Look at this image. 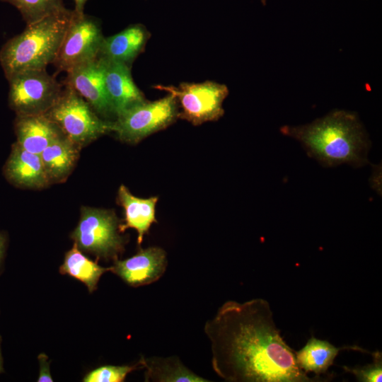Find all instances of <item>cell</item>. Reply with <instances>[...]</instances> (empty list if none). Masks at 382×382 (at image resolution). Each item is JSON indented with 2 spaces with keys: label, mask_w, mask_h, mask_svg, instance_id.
Listing matches in <instances>:
<instances>
[{
  "label": "cell",
  "mask_w": 382,
  "mask_h": 382,
  "mask_svg": "<svg viewBox=\"0 0 382 382\" xmlns=\"http://www.w3.org/2000/svg\"><path fill=\"white\" fill-rule=\"evenodd\" d=\"M63 83L74 89L103 119L115 116L106 90L103 63L99 57L66 72Z\"/></svg>",
  "instance_id": "cell-10"
},
{
  "label": "cell",
  "mask_w": 382,
  "mask_h": 382,
  "mask_svg": "<svg viewBox=\"0 0 382 382\" xmlns=\"http://www.w3.org/2000/svg\"><path fill=\"white\" fill-rule=\"evenodd\" d=\"M45 115L78 146L112 132V121L100 117L83 98L65 84L59 98Z\"/></svg>",
  "instance_id": "cell-4"
},
{
  "label": "cell",
  "mask_w": 382,
  "mask_h": 382,
  "mask_svg": "<svg viewBox=\"0 0 382 382\" xmlns=\"http://www.w3.org/2000/svg\"><path fill=\"white\" fill-rule=\"evenodd\" d=\"M146 369V381L207 382L209 381L185 366L178 357L141 358Z\"/></svg>",
  "instance_id": "cell-18"
},
{
  "label": "cell",
  "mask_w": 382,
  "mask_h": 382,
  "mask_svg": "<svg viewBox=\"0 0 382 382\" xmlns=\"http://www.w3.org/2000/svg\"><path fill=\"white\" fill-rule=\"evenodd\" d=\"M74 15V10L66 8L26 25L22 33L8 40L0 50V64L6 79L52 64Z\"/></svg>",
  "instance_id": "cell-3"
},
{
  "label": "cell",
  "mask_w": 382,
  "mask_h": 382,
  "mask_svg": "<svg viewBox=\"0 0 382 382\" xmlns=\"http://www.w3.org/2000/svg\"><path fill=\"white\" fill-rule=\"evenodd\" d=\"M37 359L40 362V375L37 381H53L50 372V362L48 361V357L45 354H40L38 355Z\"/></svg>",
  "instance_id": "cell-24"
},
{
  "label": "cell",
  "mask_w": 382,
  "mask_h": 382,
  "mask_svg": "<svg viewBox=\"0 0 382 382\" xmlns=\"http://www.w3.org/2000/svg\"><path fill=\"white\" fill-rule=\"evenodd\" d=\"M14 6L26 25L35 23L66 8L63 0H0Z\"/></svg>",
  "instance_id": "cell-21"
},
{
  "label": "cell",
  "mask_w": 382,
  "mask_h": 382,
  "mask_svg": "<svg viewBox=\"0 0 382 382\" xmlns=\"http://www.w3.org/2000/svg\"><path fill=\"white\" fill-rule=\"evenodd\" d=\"M16 144L23 149L40 154L63 133L45 115H17L14 122Z\"/></svg>",
  "instance_id": "cell-13"
},
{
  "label": "cell",
  "mask_w": 382,
  "mask_h": 382,
  "mask_svg": "<svg viewBox=\"0 0 382 382\" xmlns=\"http://www.w3.org/2000/svg\"><path fill=\"white\" fill-rule=\"evenodd\" d=\"M77 144L64 134L51 142L40 154L49 178L64 177L77 158Z\"/></svg>",
  "instance_id": "cell-20"
},
{
  "label": "cell",
  "mask_w": 382,
  "mask_h": 382,
  "mask_svg": "<svg viewBox=\"0 0 382 382\" xmlns=\"http://www.w3.org/2000/svg\"><path fill=\"white\" fill-rule=\"evenodd\" d=\"M345 349L369 353L358 347H336L326 340L311 337L303 348L295 352L296 363L306 374L313 372L318 376L326 373L340 350Z\"/></svg>",
  "instance_id": "cell-17"
},
{
  "label": "cell",
  "mask_w": 382,
  "mask_h": 382,
  "mask_svg": "<svg viewBox=\"0 0 382 382\" xmlns=\"http://www.w3.org/2000/svg\"><path fill=\"white\" fill-rule=\"evenodd\" d=\"M98 20L75 13L52 64L66 73L98 58L104 39Z\"/></svg>",
  "instance_id": "cell-9"
},
{
  "label": "cell",
  "mask_w": 382,
  "mask_h": 382,
  "mask_svg": "<svg viewBox=\"0 0 382 382\" xmlns=\"http://www.w3.org/2000/svg\"><path fill=\"white\" fill-rule=\"evenodd\" d=\"M4 173L12 183L28 187H42L49 180L40 155L29 152L16 143L12 146Z\"/></svg>",
  "instance_id": "cell-15"
},
{
  "label": "cell",
  "mask_w": 382,
  "mask_h": 382,
  "mask_svg": "<svg viewBox=\"0 0 382 382\" xmlns=\"http://www.w3.org/2000/svg\"><path fill=\"white\" fill-rule=\"evenodd\" d=\"M1 337H0V374L4 371L3 358H2V355H1Z\"/></svg>",
  "instance_id": "cell-27"
},
{
  "label": "cell",
  "mask_w": 382,
  "mask_h": 382,
  "mask_svg": "<svg viewBox=\"0 0 382 382\" xmlns=\"http://www.w3.org/2000/svg\"><path fill=\"white\" fill-rule=\"evenodd\" d=\"M178 104L171 94L154 101L144 100L112 121V132L126 142L137 143L163 129L178 117Z\"/></svg>",
  "instance_id": "cell-7"
},
{
  "label": "cell",
  "mask_w": 382,
  "mask_h": 382,
  "mask_svg": "<svg viewBox=\"0 0 382 382\" xmlns=\"http://www.w3.org/2000/svg\"><path fill=\"white\" fill-rule=\"evenodd\" d=\"M119 232L118 221L113 212L83 207L71 237L80 250L98 258L115 260L124 250L125 241Z\"/></svg>",
  "instance_id": "cell-6"
},
{
  "label": "cell",
  "mask_w": 382,
  "mask_h": 382,
  "mask_svg": "<svg viewBox=\"0 0 382 382\" xmlns=\"http://www.w3.org/2000/svg\"><path fill=\"white\" fill-rule=\"evenodd\" d=\"M118 199L125 211V222L119 224V231L122 233L127 228H134L138 233L137 243L141 245L144 236L151 224L156 222L155 207L158 197L139 198L125 185H121L118 190Z\"/></svg>",
  "instance_id": "cell-16"
},
{
  "label": "cell",
  "mask_w": 382,
  "mask_h": 382,
  "mask_svg": "<svg viewBox=\"0 0 382 382\" xmlns=\"http://www.w3.org/2000/svg\"><path fill=\"white\" fill-rule=\"evenodd\" d=\"M103 63L108 96L116 117L146 98L135 84L131 66L98 57Z\"/></svg>",
  "instance_id": "cell-12"
},
{
  "label": "cell",
  "mask_w": 382,
  "mask_h": 382,
  "mask_svg": "<svg viewBox=\"0 0 382 382\" xmlns=\"http://www.w3.org/2000/svg\"><path fill=\"white\" fill-rule=\"evenodd\" d=\"M154 88L173 95L181 109L178 117L195 125L219 120L224 113L222 104L228 94L225 84L211 81L183 82L178 86L157 85Z\"/></svg>",
  "instance_id": "cell-8"
},
{
  "label": "cell",
  "mask_w": 382,
  "mask_h": 382,
  "mask_svg": "<svg viewBox=\"0 0 382 382\" xmlns=\"http://www.w3.org/2000/svg\"><path fill=\"white\" fill-rule=\"evenodd\" d=\"M149 36L143 25H130L113 35L104 37L98 57L131 66L132 63L144 50Z\"/></svg>",
  "instance_id": "cell-14"
},
{
  "label": "cell",
  "mask_w": 382,
  "mask_h": 382,
  "mask_svg": "<svg viewBox=\"0 0 382 382\" xmlns=\"http://www.w3.org/2000/svg\"><path fill=\"white\" fill-rule=\"evenodd\" d=\"M281 132L299 141L310 157L325 166L368 163V135L355 112L335 110L310 124L283 126Z\"/></svg>",
  "instance_id": "cell-2"
},
{
  "label": "cell",
  "mask_w": 382,
  "mask_h": 382,
  "mask_svg": "<svg viewBox=\"0 0 382 382\" xmlns=\"http://www.w3.org/2000/svg\"><path fill=\"white\" fill-rule=\"evenodd\" d=\"M167 267L166 252L158 247L140 249L131 257L115 260L111 272L132 286L152 284L160 279Z\"/></svg>",
  "instance_id": "cell-11"
},
{
  "label": "cell",
  "mask_w": 382,
  "mask_h": 382,
  "mask_svg": "<svg viewBox=\"0 0 382 382\" xmlns=\"http://www.w3.org/2000/svg\"><path fill=\"white\" fill-rule=\"evenodd\" d=\"M144 365L140 359L138 363L132 366L105 365L100 366L88 374L83 379L84 382H122L127 375L138 369H143Z\"/></svg>",
  "instance_id": "cell-22"
},
{
  "label": "cell",
  "mask_w": 382,
  "mask_h": 382,
  "mask_svg": "<svg viewBox=\"0 0 382 382\" xmlns=\"http://www.w3.org/2000/svg\"><path fill=\"white\" fill-rule=\"evenodd\" d=\"M212 366L228 382H313L298 366L295 352L274 323L269 303L253 299L225 302L207 321Z\"/></svg>",
  "instance_id": "cell-1"
},
{
  "label": "cell",
  "mask_w": 382,
  "mask_h": 382,
  "mask_svg": "<svg viewBox=\"0 0 382 382\" xmlns=\"http://www.w3.org/2000/svg\"><path fill=\"white\" fill-rule=\"evenodd\" d=\"M373 354V362L363 366L347 367L343 369L355 376L360 382H381L382 378V355L376 351Z\"/></svg>",
  "instance_id": "cell-23"
},
{
  "label": "cell",
  "mask_w": 382,
  "mask_h": 382,
  "mask_svg": "<svg viewBox=\"0 0 382 382\" xmlns=\"http://www.w3.org/2000/svg\"><path fill=\"white\" fill-rule=\"evenodd\" d=\"M6 243V236L2 233L0 232V267H1L4 255Z\"/></svg>",
  "instance_id": "cell-26"
},
{
  "label": "cell",
  "mask_w": 382,
  "mask_h": 382,
  "mask_svg": "<svg viewBox=\"0 0 382 382\" xmlns=\"http://www.w3.org/2000/svg\"><path fill=\"white\" fill-rule=\"evenodd\" d=\"M88 1V0H74L75 4L74 11L75 13L79 15L83 14L84 6Z\"/></svg>",
  "instance_id": "cell-25"
},
{
  "label": "cell",
  "mask_w": 382,
  "mask_h": 382,
  "mask_svg": "<svg viewBox=\"0 0 382 382\" xmlns=\"http://www.w3.org/2000/svg\"><path fill=\"white\" fill-rule=\"evenodd\" d=\"M111 267H103L84 255L74 243L71 249L65 254L59 272L68 274L83 283L90 293L97 289L100 277Z\"/></svg>",
  "instance_id": "cell-19"
},
{
  "label": "cell",
  "mask_w": 382,
  "mask_h": 382,
  "mask_svg": "<svg viewBox=\"0 0 382 382\" xmlns=\"http://www.w3.org/2000/svg\"><path fill=\"white\" fill-rule=\"evenodd\" d=\"M8 103L17 115H45L57 102L64 88L46 69L18 73L8 80Z\"/></svg>",
  "instance_id": "cell-5"
}]
</instances>
